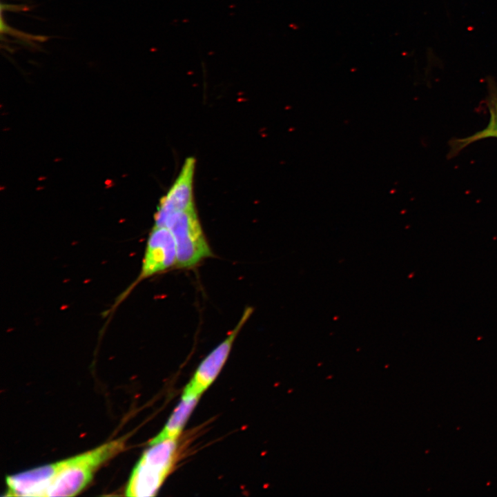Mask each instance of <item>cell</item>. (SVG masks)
<instances>
[{"mask_svg": "<svg viewBox=\"0 0 497 497\" xmlns=\"http://www.w3.org/2000/svg\"><path fill=\"white\" fill-rule=\"evenodd\" d=\"M253 311L252 307L245 309L237 324L226 338L202 361L193 378L184 389L183 395L199 396L215 380L224 365L234 341Z\"/></svg>", "mask_w": 497, "mask_h": 497, "instance_id": "cell-4", "label": "cell"}, {"mask_svg": "<svg viewBox=\"0 0 497 497\" xmlns=\"http://www.w3.org/2000/svg\"><path fill=\"white\" fill-rule=\"evenodd\" d=\"M199 397V396L182 395L181 401L172 413L164 427L150 440V445L167 439H177Z\"/></svg>", "mask_w": 497, "mask_h": 497, "instance_id": "cell-9", "label": "cell"}, {"mask_svg": "<svg viewBox=\"0 0 497 497\" xmlns=\"http://www.w3.org/2000/svg\"><path fill=\"white\" fill-rule=\"evenodd\" d=\"M177 250L170 231L164 226H153L144 253L138 281L176 267Z\"/></svg>", "mask_w": 497, "mask_h": 497, "instance_id": "cell-5", "label": "cell"}, {"mask_svg": "<svg viewBox=\"0 0 497 497\" xmlns=\"http://www.w3.org/2000/svg\"><path fill=\"white\" fill-rule=\"evenodd\" d=\"M195 161L193 157L187 158L177 179L169 191L159 202L155 214V223L168 215L181 211L195 208L193 199V178Z\"/></svg>", "mask_w": 497, "mask_h": 497, "instance_id": "cell-6", "label": "cell"}, {"mask_svg": "<svg viewBox=\"0 0 497 497\" xmlns=\"http://www.w3.org/2000/svg\"><path fill=\"white\" fill-rule=\"evenodd\" d=\"M486 104L489 113L488 124L483 130L470 136L451 139L449 142L450 149L448 158L455 157L474 142L487 138H497V88L493 83H489Z\"/></svg>", "mask_w": 497, "mask_h": 497, "instance_id": "cell-8", "label": "cell"}, {"mask_svg": "<svg viewBox=\"0 0 497 497\" xmlns=\"http://www.w3.org/2000/svg\"><path fill=\"white\" fill-rule=\"evenodd\" d=\"M125 442L126 437L120 438L87 452L59 461L57 473L45 497L77 495L92 480L99 466L124 449Z\"/></svg>", "mask_w": 497, "mask_h": 497, "instance_id": "cell-1", "label": "cell"}, {"mask_svg": "<svg viewBox=\"0 0 497 497\" xmlns=\"http://www.w3.org/2000/svg\"><path fill=\"white\" fill-rule=\"evenodd\" d=\"M155 226L168 228L176 245L177 269H191L213 252L202 230L195 208L174 212Z\"/></svg>", "mask_w": 497, "mask_h": 497, "instance_id": "cell-3", "label": "cell"}, {"mask_svg": "<svg viewBox=\"0 0 497 497\" xmlns=\"http://www.w3.org/2000/svg\"><path fill=\"white\" fill-rule=\"evenodd\" d=\"M59 467V462L6 477L7 496H43Z\"/></svg>", "mask_w": 497, "mask_h": 497, "instance_id": "cell-7", "label": "cell"}, {"mask_svg": "<svg viewBox=\"0 0 497 497\" xmlns=\"http://www.w3.org/2000/svg\"><path fill=\"white\" fill-rule=\"evenodd\" d=\"M150 446L132 471L126 489L127 496L156 495L177 461V439L164 440Z\"/></svg>", "mask_w": 497, "mask_h": 497, "instance_id": "cell-2", "label": "cell"}]
</instances>
